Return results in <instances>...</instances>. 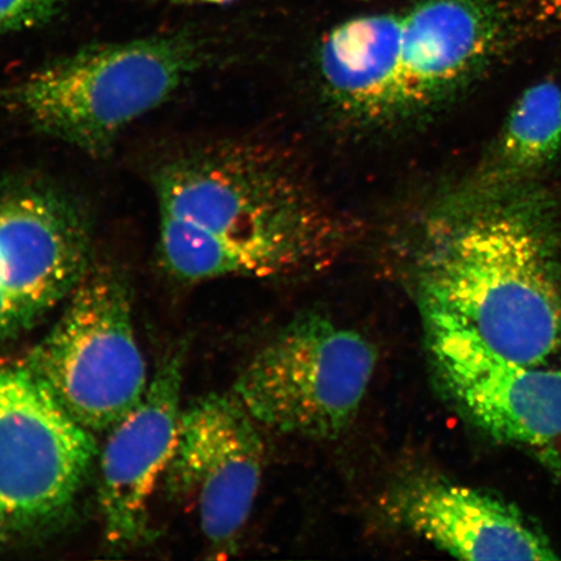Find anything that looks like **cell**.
<instances>
[{"mask_svg": "<svg viewBox=\"0 0 561 561\" xmlns=\"http://www.w3.org/2000/svg\"><path fill=\"white\" fill-rule=\"evenodd\" d=\"M416 262L425 339L461 336L541 366L561 346L558 236L543 196L485 186L427 226Z\"/></svg>", "mask_w": 561, "mask_h": 561, "instance_id": "cell-1", "label": "cell"}, {"mask_svg": "<svg viewBox=\"0 0 561 561\" xmlns=\"http://www.w3.org/2000/svg\"><path fill=\"white\" fill-rule=\"evenodd\" d=\"M158 252L173 278L271 277L324 263L345 224L278 157L224 146L179 157L156 175Z\"/></svg>", "mask_w": 561, "mask_h": 561, "instance_id": "cell-2", "label": "cell"}, {"mask_svg": "<svg viewBox=\"0 0 561 561\" xmlns=\"http://www.w3.org/2000/svg\"><path fill=\"white\" fill-rule=\"evenodd\" d=\"M511 31L500 0H421L404 12L350 19L320 44L322 93L364 129L415 124L479 79Z\"/></svg>", "mask_w": 561, "mask_h": 561, "instance_id": "cell-3", "label": "cell"}, {"mask_svg": "<svg viewBox=\"0 0 561 561\" xmlns=\"http://www.w3.org/2000/svg\"><path fill=\"white\" fill-rule=\"evenodd\" d=\"M201 65L202 48L191 34L152 35L48 62L3 98L42 135L98 156L170 100Z\"/></svg>", "mask_w": 561, "mask_h": 561, "instance_id": "cell-4", "label": "cell"}, {"mask_svg": "<svg viewBox=\"0 0 561 561\" xmlns=\"http://www.w3.org/2000/svg\"><path fill=\"white\" fill-rule=\"evenodd\" d=\"M67 300L25 366L77 423L108 432L150 383L133 324L130 287L115 265L93 261Z\"/></svg>", "mask_w": 561, "mask_h": 561, "instance_id": "cell-5", "label": "cell"}, {"mask_svg": "<svg viewBox=\"0 0 561 561\" xmlns=\"http://www.w3.org/2000/svg\"><path fill=\"white\" fill-rule=\"evenodd\" d=\"M376 363L366 336L320 314L299 316L252 357L233 396L268 430L333 439L359 411Z\"/></svg>", "mask_w": 561, "mask_h": 561, "instance_id": "cell-6", "label": "cell"}, {"mask_svg": "<svg viewBox=\"0 0 561 561\" xmlns=\"http://www.w3.org/2000/svg\"><path fill=\"white\" fill-rule=\"evenodd\" d=\"M96 456L94 433L25 363L0 366V543L39 536L66 520Z\"/></svg>", "mask_w": 561, "mask_h": 561, "instance_id": "cell-7", "label": "cell"}, {"mask_svg": "<svg viewBox=\"0 0 561 561\" xmlns=\"http://www.w3.org/2000/svg\"><path fill=\"white\" fill-rule=\"evenodd\" d=\"M265 448L259 424L234 396H208L182 411L164 480L194 510L207 541L240 537L261 488Z\"/></svg>", "mask_w": 561, "mask_h": 561, "instance_id": "cell-8", "label": "cell"}, {"mask_svg": "<svg viewBox=\"0 0 561 561\" xmlns=\"http://www.w3.org/2000/svg\"><path fill=\"white\" fill-rule=\"evenodd\" d=\"M439 388L491 437L561 476V369L504 359L455 335L427 336Z\"/></svg>", "mask_w": 561, "mask_h": 561, "instance_id": "cell-9", "label": "cell"}, {"mask_svg": "<svg viewBox=\"0 0 561 561\" xmlns=\"http://www.w3.org/2000/svg\"><path fill=\"white\" fill-rule=\"evenodd\" d=\"M182 353L168 355L138 404L111 427L100 460V506L104 536L114 547L144 542L150 503L178 445Z\"/></svg>", "mask_w": 561, "mask_h": 561, "instance_id": "cell-10", "label": "cell"}, {"mask_svg": "<svg viewBox=\"0 0 561 561\" xmlns=\"http://www.w3.org/2000/svg\"><path fill=\"white\" fill-rule=\"evenodd\" d=\"M392 518L462 560H557L549 539L511 503L431 476L392 489Z\"/></svg>", "mask_w": 561, "mask_h": 561, "instance_id": "cell-11", "label": "cell"}, {"mask_svg": "<svg viewBox=\"0 0 561 561\" xmlns=\"http://www.w3.org/2000/svg\"><path fill=\"white\" fill-rule=\"evenodd\" d=\"M561 150V88L551 80L516 102L500 138L486 186H510L551 164Z\"/></svg>", "mask_w": 561, "mask_h": 561, "instance_id": "cell-12", "label": "cell"}, {"mask_svg": "<svg viewBox=\"0 0 561 561\" xmlns=\"http://www.w3.org/2000/svg\"><path fill=\"white\" fill-rule=\"evenodd\" d=\"M72 0H0V35L47 23Z\"/></svg>", "mask_w": 561, "mask_h": 561, "instance_id": "cell-13", "label": "cell"}, {"mask_svg": "<svg viewBox=\"0 0 561 561\" xmlns=\"http://www.w3.org/2000/svg\"><path fill=\"white\" fill-rule=\"evenodd\" d=\"M33 322L13 304V301L0 293V340L23 331Z\"/></svg>", "mask_w": 561, "mask_h": 561, "instance_id": "cell-14", "label": "cell"}, {"mask_svg": "<svg viewBox=\"0 0 561 561\" xmlns=\"http://www.w3.org/2000/svg\"><path fill=\"white\" fill-rule=\"evenodd\" d=\"M541 13L545 19L561 23V0H542Z\"/></svg>", "mask_w": 561, "mask_h": 561, "instance_id": "cell-15", "label": "cell"}, {"mask_svg": "<svg viewBox=\"0 0 561 561\" xmlns=\"http://www.w3.org/2000/svg\"><path fill=\"white\" fill-rule=\"evenodd\" d=\"M168 2L181 3V4H213L221 5L238 2V0H168Z\"/></svg>", "mask_w": 561, "mask_h": 561, "instance_id": "cell-16", "label": "cell"}]
</instances>
